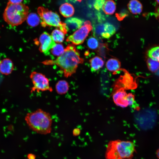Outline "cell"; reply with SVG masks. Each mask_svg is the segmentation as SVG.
I'll return each instance as SVG.
<instances>
[{
  "instance_id": "20",
  "label": "cell",
  "mask_w": 159,
  "mask_h": 159,
  "mask_svg": "<svg viewBox=\"0 0 159 159\" xmlns=\"http://www.w3.org/2000/svg\"><path fill=\"white\" fill-rule=\"evenodd\" d=\"M64 33L60 29H55L53 30L51 37L53 40L57 43L62 42L64 39Z\"/></svg>"
},
{
  "instance_id": "3",
  "label": "cell",
  "mask_w": 159,
  "mask_h": 159,
  "mask_svg": "<svg viewBox=\"0 0 159 159\" xmlns=\"http://www.w3.org/2000/svg\"><path fill=\"white\" fill-rule=\"evenodd\" d=\"M135 149L130 141L112 140L108 144L105 153L106 159H132Z\"/></svg>"
},
{
  "instance_id": "12",
  "label": "cell",
  "mask_w": 159,
  "mask_h": 159,
  "mask_svg": "<svg viewBox=\"0 0 159 159\" xmlns=\"http://www.w3.org/2000/svg\"><path fill=\"white\" fill-rule=\"evenodd\" d=\"M60 14L65 17H69L74 14V9L71 4L66 3L62 4L59 8Z\"/></svg>"
},
{
  "instance_id": "1",
  "label": "cell",
  "mask_w": 159,
  "mask_h": 159,
  "mask_svg": "<svg viewBox=\"0 0 159 159\" xmlns=\"http://www.w3.org/2000/svg\"><path fill=\"white\" fill-rule=\"evenodd\" d=\"M79 51L74 44H69L64 49L63 54L55 60H46L42 62L45 65H56L66 78L75 73L78 65L84 62Z\"/></svg>"
},
{
  "instance_id": "9",
  "label": "cell",
  "mask_w": 159,
  "mask_h": 159,
  "mask_svg": "<svg viewBox=\"0 0 159 159\" xmlns=\"http://www.w3.org/2000/svg\"><path fill=\"white\" fill-rule=\"evenodd\" d=\"M127 94L123 90H120L115 92L113 96V99L115 103L117 105L122 107L129 105L127 99Z\"/></svg>"
},
{
  "instance_id": "24",
  "label": "cell",
  "mask_w": 159,
  "mask_h": 159,
  "mask_svg": "<svg viewBox=\"0 0 159 159\" xmlns=\"http://www.w3.org/2000/svg\"><path fill=\"white\" fill-rule=\"evenodd\" d=\"M87 44L88 48L92 49H95L98 47V42L95 37L91 36L88 39Z\"/></svg>"
},
{
  "instance_id": "4",
  "label": "cell",
  "mask_w": 159,
  "mask_h": 159,
  "mask_svg": "<svg viewBox=\"0 0 159 159\" xmlns=\"http://www.w3.org/2000/svg\"><path fill=\"white\" fill-rule=\"evenodd\" d=\"M29 8L22 3L15 4L8 2L3 13L4 21L14 26L21 24L27 18Z\"/></svg>"
},
{
  "instance_id": "32",
  "label": "cell",
  "mask_w": 159,
  "mask_h": 159,
  "mask_svg": "<svg viewBox=\"0 0 159 159\" xmlns=\"http://www.w3.org/2000/svg\"><path fill=\"white\" fill-rule=\"evenodd\" d=\"M77 0L79 2H81L82 0Z\"/></svg>"
},
{
  "instance_id": "17",
  "label": "cell",
  "mask_w": 159,
  "mask_h": 159,
  "mask_svg": "<svg viewBox=\"0 0 159 159\" xmlns=\"http://www.w3.org/2000/svg\"><path fill=\"white\" fill-rule=\"evenodd\" d=\"M104 12L107 15H112L115 11L116 6L112 0H106L102 7Z\"/></svg>"
},
{
  "instance_id": "30",
  "label": "cell",
  "mask_w": 159,
  "mask_h": 159,
  "mask_svg": "<svg viewBox=\"0 0 159 159\" xmlns=\"http://www.w3.org/2000/svg\"><path fill=\"white\" fill-rule=\"evenodd\" d=\"M157 157L159 159V148L157 150L156 152Z\"/></svg>"
},
{
  "instance_id": "26",
  "label": "cell",
  "mask_w": 159,
  "mask_h": 159,
  "mask_svg": "<svg viewBox=\"0 0 159 159\" xmlns=\"http://www.w3.org/2000/svg\"><path fill=\"white\" fill-rule=\"evenodd\" d=\"M105 1V0H95L94 4V8L97 10H100L102 8Z\"/></svg>"
},
{
  "instance_id": "8",
  "label": "cell",
  "mask_w": 159,
  "mask_h": 159,
  "mask_svg": "<svg viewBox=\"0 0 159 159\" xmlns=\"http://www.w3.org/2000/svg\"><path fill=\"white\" fill-rule=\"evenodd\" d=\"M39 50L46 55H49L50 51L56 43L51 36L47 32H44L39 38Z\"/></svg>"
},
{
  "instance_id": "5",
  "label": "cell",
  "mask_w": 159,
  "mask_h": 159,
  "mask_svg": "<svg viewBox=\"0 0 159 159\" xmlns=\"http://www.w3.org/2000/svg\"><path fill=\"white\" fill-rule=\"evenodd\" d=\"M37 12L41 20V24L43 27L53 26L58 28L65 34L68 32L66 24L62 22L56 13L49 11L43 7H39Z\"/></svg>"
},
{
  "instance_id": "25",
  "label": "cell",
  "mask_w": 159,
  "mask_h": 159,
  "mask_svg": "<svg viewBox=\"0 0 159 159\" xmlns=\"http://www.w3.org/2000/svg\"><path fill=\"white\" fill-rule=\"evenodd\" d=\"M108 49L107 44H100L97 52L99 55L105 58Z\"/></svg>"
},
{
  "instance_id": "19",
  "label": "cell",
  "mask_w": 159,
  "mask_h": 159,
  "mask_svg": "<svg viewBox=\"0 0 159 159\" xmlns=\"http://www.w3.org/2000/svg\"><path fill=\"white\" fill-rule=\"evenodd\" d=\"M28 24L32 27L37 26L40 21V18L35 13H31L28 15L26 19Z\"/></svg>"
},
{
  "instance_id": "2",
  "label": "cell",
  "mask_w": 159,
  "mask_h": 159,
  "mask_svg": "<svg viewBox=\"0 0 159 159\" xmlns=\"http://www.w3.org/2000/svg\"><path fill=\"white\" fill-rule=\"evenodd\" d=\"M25 120L29 128L37 133L46 135L51 132L52 116L49 113L41 109L28 113Z\"/></svg>"
},
{
  "instance_id": "22",
  "label": "cell",
  "mask_w": 159,
  "mask_h": 159,
  "mask_svg": "<svg viewBox=\"0 0 159 159\" xmlns=\"http://www.w3.org/2000/svg\"><path fill=\"white\" fill-rule=\"evenodd\" d=\"M148 55L150 58L159 62V47H153L148 52Z\"/></svg>"
},
{
  "instance_id": "6",
  "label": "cell",
  "mask_w": 159,
  "mask_h": 159,
  "mask_svg": "<svg viewBox=\"0 0 159 159\" xmlns=\"http://www.w3.org/2000/svg\"><path fill=\"white\" fill-rule=\"evenodd\" d=\"M29 77L33 85L30 88L31 93L46 91L51 92L53 91L52 87L50 85L49 80L44 74L34 71L31 73Z\"/></svg>"
},
{
  "instance_id": "28",
  "label": "cell",
  "mask_w": 159,
  "mask_h": 159,
  "mask_svg": "<svg viewBox=\"0 0 159 159\" xmlns=\"http://www.w3.org/2000/svg\"><path fill=\"white\" fill-rule=\"evenodd\" d=\"M126 14L121 12L119 13H117L116 14V16L119 20H121L126 16Z\"/></svg>"
},
{
  "instance_id": "10",
  "label": "cell",
  "mask_w": 159,
  "mask_h": 159,
  "mask_svg": "<svg viewBox=\"0 0 159 159\" xmlns=\"http://www.w3.org/2000/svg\"><path fill=\"white\" fill-rule=\"evenodd\" d=\"M84 22L83 20L76 17L68 18L65 21L68 32H74L79 29Z\"/></svg>"
},
{
  "instance_id": "13",
  "label": "cell",
  "mask_w": 159,
  "mask_h": 159,
  "mask_svg": "<svg viewBox=\"0 0 159 159\" xmlns=\"http://www.w3.org/2000/svg\"><path fill=\"white\" fill-rule=\"evenodd\" d=\"M91 71L95 72L100 69L103 66L104 61L98 56H96L89 60Z\"/></svg>"
},
{
  "instance_id": "11",
  "label": "cell",
  "mask_w": 159,
  "mask_h": 159,
  "mask_svg": "<svg viewBox=\"0 0 159 159\" xmlns=\"http://www.w3.org/2000/svg\"><path fill=\"white\" fill-rule=\"evenodd\" d=\"M14 67L12 62L9 58H5L0 61V72L2 74H10L13 70Z\"/></svg>"
},
{
  "instance_id": "33",
  "label": "cell",
  "mask_w": 159,
  "mask_h": 159,
  "mask_svg": "<svg viewBox=\"0 0 159 159\" xmlns=\"http://www.w3.org/2000/svg\"><path fill=\"white\" fill-rule=\"evenodd\" d=\"M68 0V1H73V0Z\"/></svg>"
},
{
  "instance_id": "27",
  "label": "cell",
  "mask_w": 159,
  "mask_h": 159,
  "mask_svg": "<svg viewBox=\"0 0 159 159\" xmlns=\"http://www.w3.org/2000/svg\"><path fill=\"white\" fill-rule=\"evenodd\" d=\"M127 99L128 101L129 105L132 104L134 100V97L131 93H129L127 95Z\"/></svg>"
},
{
  "instance_id": "16",
  "label": "cell",
  "mask_w": 159,
  "mask_h": 159,
  "mask_svg": "<svg viewBox=\"0 0 159 159\" xmlns=\"http://www.w3.org/2000/svg\"><path fill=\"white\" fill-rule=\"evenodd\" d=\"M128 8L130 12L134 14H139L142 10V5L138 0H131L128 5Z\"/></svg>"
},
{
  "instance_id": "23",
  "label": "cell",
  "mask_w": 159,
  "mask_h": 159,
  "mask_svg": "<svg viewBox=\"0 0 159 159\" xmlns=\"http://www.w3.org/2000/svg\"><path fill=\"white\" fill-rule=\"evenodd\" d=\"M149 69L152 72H157L159 69V62L150 58L148 60Z\"/></svg>"
},
{
  "instance_id": "15",
  "label": "cell",
  "mask_w": 159,
  "mask_h": 159,
  "mask_svg": "<svg viewBox=\"0 0 159 159\" xmlns=\"http://www.w3.org/2000/svg\"><path fill=\"white\" fill-rule=\"evenodd\" d=\"M106 66L109 71L115 73L120 70L121 63L117 59L110 58L107 62Z\"/></svg>"
},
{
  "instance_id": "7",
  "label": "cell",
  "mask_w": 159,
  "mask_h": 159,
  "mask_svg": "<svg viewBox=\"0 0 159 159\" xmlns=\"http://www.w3.org/2000/svg\"><path fill=\"white\" fill-rule=\"evenodd\" d=\"M92 29V27L90 22L86 21L80 28L68 36L66 41L67 42H71L74 44H82Z\"/></svg>"
},
{
  "instance_id": "14",
  "label": "cell",
  "mask_w": 159,
  "mask_h": 159,
  "mask_svg": "<svg viewBox=\"0 0 159 159\" xmlns=\"http://www.w3.org/2000/svg\"><path fill=\"white\" fill-rule=\"evenodd\" d=\"M55 88L57 93L59 95L67 93L69 89V85L65 80H61L58 81L55 85Z\"/></svg>"
},
{
  "instance_id": "31",
  "label": "cell",
  "mask_w": 159,
  "mask_h": 159,
  "mask_svg": "<svg viewBox=\"0 0 159 159\" xmlns=\"http://www.w3.org/2000/svg\"><path fill=\"white\" fill-rule=\"evenodd\" d=\"M157 2L159 4V0H156Z\"/></svg>"
},
{
  "instance_id": "29",
  "label": "cell",
  "mask_w": 159,
  "mask_h": 159,
  "mask_svg": "<svg viewBox=\"0 0 159 159\" xmlns=\"http://www.w3.org/2000/svg\"><path fill=\"white\" fill-rule=\"evenodd\" d=\"M8 2L15 4H21L23 0H8Z\"/></svg>"
},
{
  "instance_id": "21",
  "label": "cell",
  "mask_w": 159,
  "mask_h": 159,
  "mask_svg": "<svg viewBox=\"0 0 159 159\" xmlns=\"http://www.w3.org/2000/svg\"><path fill=\"white\" fill-rule=\"evenodd\" d=\"M64 50V49L62 44L56 43L50 51L52 55L58 57L63 54Z\"/></svg>"
},
{
  "instance_id": "18",
  "label": "cell",
  "mask_w": 159,
  "mask_h": 159,
  "mask_svg": "<svg viewBox=\"0 0 159 159\" xmlns=\"http://www.w3.org/2000/svg\"><path fill=\"white\" fill-rule=\"evenodd\" d=\"M116 29L112 24L108 22L105 23V32L102 38L109 39L116 32Z\"/></svg>"
}]
</instances>
